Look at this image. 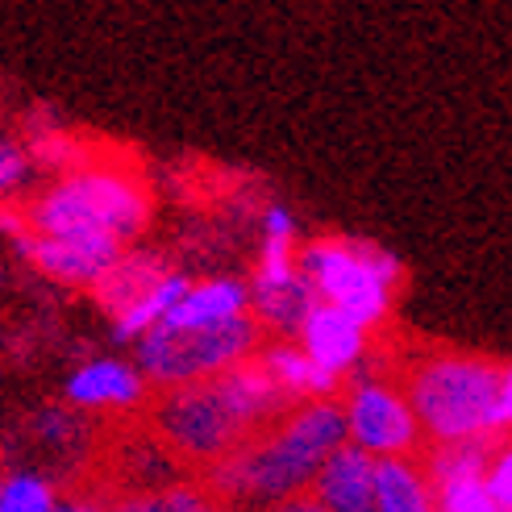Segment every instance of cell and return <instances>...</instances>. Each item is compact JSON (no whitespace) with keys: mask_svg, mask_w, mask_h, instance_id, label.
Returning a JSON list of instances; mask_svg holds the SVG:
<instances>
[{"mask_svg":"<svg viewBox=\"0 0 512 512\" xmlns=\"http://www.w3.org/2000/svg\"><path fill=\"white\" fill-rule=\"evenodd\" d=\"M342 442H346L342 404L334 396L304 400L263 433L254 429L246 442L221 454L213 467V488L229 500H250L271 508L284 496L309 492L325 454Z\"/></svg>","mask_w":512,"mask_h":512,"instance_id":"1","label":"cell"},{"mask_svg":"<svg viewBox=\"0 0 512 512\" xmlns=\"http://www.w3.org/2000/svg\"><path fill=\"white\" fill-rule=\"evenodd\" d=\"M371 512H438L429 471L413 454L375 458V508Z\"/></svg>","mask_w":512,"mask_h":512,"instance_id":"12","label":"cell"},{"mask_svg":"<svg viewBox=\"0 0 512 512\" xmlns=\"http://www.w3.org/2000/svg\"><path fill=\"white\" fill-rule=\"evenodd\" d=\"M408 408L433 442H496L512 421V375L496 358L433 354L413 371Z\"/></svg>","mask_w":512,"mask_h":512,"instance_id":"2","label":"cell"},{"mask_svg":"<svg viewBox=\"0 0 512 512\" xmlns=\"http://www.w3.org/2000/svg\"><path fill=\"white\" fill-rule=\"evenodd\" d=\"M271 512H329L313 492H296V496H284V500H275Z\"/></svg>","mask_w":512,"mask_h":512,"instance_id":"24","label":"cell"},{"mask_svg":"<svg viewBox=\"0 0 512 512\" xmlns=\"http://www.w3.org/2000/svg\"><path fill=\"white\" fill-rule=\"evenodd\" d=\"M188 284H192L188 275L167 271V275H163L159 284L150 288L138 304H130L125 313H117V317H113V338H117V342H138L142 334H150V329H155V325L175 309V300L188 292Z\"/></svg>","mask_w":512,"mask_h":512,"instance_id":"17","label":"cell"},{"mask_svg":"<svg viewBox=\"0 0 512 512\" xmlns=\"http://www.w3.org/2000/svg\"><path fill=\"white\" fill-rule=\"evenodd\" d=\"M13 242L42 275L67 288H92L125 250L105 234H17Z\"/></svg>","mask_w":512,"mask_h":512,"instance_id":"8","label":"cell"},{"mask_svg":"<svg viewBox=\"0 0 512 512\" xmlns=\"http://www.w3.org/2000/svg\"><path fill=\"white\" fill-rule=\"evenodd\" d=\"M429 483L438 512H508L483 488V471H438Z\"/></svg>","mask_w":512,"mask_h":512,"instance_id":"18","label":"cell"},{"mask_svg":"<svg viewBox=\"0 0 512 512\" xmlns=\"http://www.w3.org/2000/svg\"><path fill=\"white\" fill-rule=\"evenodd\" d=\"M55 504V488L42 479V475H9L0 483V512H50Z\"/></svg>","mask_w":512,"mask_h":512,"instance_id":"19","label":"cell"},{"mask_svg":"<svg viewBox=\"0 0 512 512\" xmlns=\"http://www.w3.org/2000/svg\"><path fill=\"white\" fill-rule=\"evenodd\" d=\"M159 429L179 454L200 458V463H217L221 454L250 438V425L229 404L217 375L167 388L159 404Z\"/></svg>","mask_w":512,"mask_h":512,"instance_id":"6","label":"cell"},{"mask_svg":"<svg viewBox=\"0 0 512 512\" xmlns=\"http://www.w3.org/2000/svg\"><path fill=\"white\" fill-rule=\"evenodd\" d=\"M167 275V263L159 259V254H146V250H134V254H117V263L105 271L92 284L96 300H100V309H109L113 317L125 313L130 304H138L150 288L159 284V279Z\"/></svg>","mask_w":512,"mask_h":512,"instance_id":"13","label":"cell"},{"mask_svg":"<svg viewBox=\"0 0 512 512\" xmlns=\"http://www.w3.org/2000/svg\"><path fill=\"white\" fill-rule=\"evenodd\" d=\"M300 271L313 296L350 313L358 325H379L392 309V288L400 279V259L363 238H321L300 250Z\"/></svg>","mask_w":512,"mask_h":512,"instance_id":"4","label":"cell"},{"mask_svg":"<svg viewBox=\"0 0 512 512\" xmlns=\"http://www.w3.org/2000/svg\"><path fill=\"white\" fill-rule=\"evenodd\" d=\"M200 504H204L200 492H192V488H171V492H163V496L130 500L121 512H192V508H200Z\"/></svg>","mask_w":512,"mask_h":512,"instance_id":"20","label":"cell"},{"mask_svg":"<svg viewBox=\"0 0 512 512\" xmlns=\"http://www.w3.org/2000/svg\"><path fill=\"white\" fill-rule=\"evenodd\" d=\"M242 313H250V292L238 279H204V284H188L159 325H217Z\"/></svg>","mask_w":512,"mask_h":512,"instance_id":"14","label":"cell"},{"mask_svg":"<svg viewBox=\"0 0 512 512\" xmlns=\"http://www.w3.org/2000/svg\"><path fill=\"white\" fill-rule=\"evenodd\" d=\"M309 492L329 512H371L375 508V458L358 450L354 442H342L325 454L317 467Z\"/></svg>","mask_w":512,"mask_h":512,"instance_id":"9","label":"cell"},{"mask_svg":"<svg viewBox=\"0 0 512 512\" xmlns=\"http://www.w3.org/2000/svg\"><path fill=\"white\" fill-rule=\"evenodd\" d=\"M259 363L275 379V388L284 392V400H321V396H334L342 383V375L321 371L300 346H271L259 354Z\"/></svg>","mask_w":512,"mask_h":512,"instance_id":"15","label":"cell"},{"mask_svg":"<svg viewBox=\"0 0 512 512\" xmlns=\"http://www.w3.org/2000/svg\"><path fill=\"white\" fill-rule=\"evenodd\" d=\"M142 392H146L142 371L130 363H117V358H96L67 383V400L80 408H134L142 404Z\"/></svg>","mask_w":512,"mask_h":512,"instance_id":"11","label":"cell"},{"mask_svg":"<svg viewBox=\"0 0 512 512\" xmlns=\"http://www.w3.org/2000/svg\"><path fill=\"white\" fill-rule=\"evenodd\" d=\"M342 421H346V442L367 450L371 458L413 454L421 446V425L413 417V408H408L404 392L388 388L379 379L354 383L342 404Z\"/></svg>","mask_w":512,"mask_h":512,"instance_id":"7","label":"cell"},{"mask_svg":"<svg viewBox=\"0 0 512 512\" xmlns=\"http://www.w3.org/2000/svg\"><path fill=\"white\" fill-rule=\"evenodd\" d=\"M483 488H488V496L512 512V454L500 450L488 458V467H483Z\"/></svg>","mask_w":512,"mask_h":512,"instance_id":"21","label":"cell"},{"mask_svg":"<svg viewBox=\"0 0 512 512\" xmlns=\"http://www.w3.org/2000/svg\"><path fill=\"white\" fill-rule=\"evenodd\" d=\"M50 512H105V508L84 504V500H55V504H50Z\"/></svg>","mask_w":512,"mask_h":512,"instance_id":"25","label":"cell"},{"mask_svg":"<svg viewBox=\"0 0 512 512\" xmlns=\"http://www.w3.org/2000/svg\"><path fill=\"white\" fill-rule=\"evenodd\" d=\"M150 221V196L134 175L109 167H75L30 209L38 234H105L113 242H134Z\"/></svg>","mask_w":512,"mask_h":512,"instance_id":"3","label":"cell"},{"mask_svg":"<svg viewBox=\"0 0 512 512\" xmlns=\"http://www.w3.org/2000/svg\"><path fill=\"white\" fill-rule=\"evenodd\" d=\"M300 338V350L313 358L321 371H334V375H346L358 358H363V346H367V325H358L350 313L334 309V304L317 300L309 317L300 321L296 329Z\"/></svg>","mask_w":512,"mask_h":512,"instance_id":"10","label":"cell"},{"mask_svg":"<svg viewBox=\"0 0 512 512\" xmlns=\"http://www.w3.org/2000/svg\"><path fill=\"white\" fill-rule=\"evenodd\" d=\"M263 238H288V242H296V217L284 209V204H271V209H267Z\"/></svg>","mask_w":512,"mask_h":512,"instance_id":"23","label":"cell"},{"mask_svg":"<svg viewBox=\"0 0 512 512\" xmlns=\"http://www.w3.org/2000/svg\"><path fill=\"white\" fill-rule=\"evenodd\" d=\"M254 342H259V321L250 313L217 325H155L138 338V371L163 388L213 379L225 367L250 358Z\"/></svg>","mask_w":512,"mask_h":512,"instance_id":"5","label":"cell"},{"mask_svg":"<svg viewBox=\"0 0 512 512\" xmlns=\"http://www.w3.org/2000/svg\"><path fill=\"white\" fill-rule=\"evenodd\" d=\"M192 512H221V508H213L209 500H204V504H200V508H192Z\"/></svg>","mask_w":512,"mask_h":512,"instance_id":"26","label":"cell"},{"mask_svg":"<svg viewBox=\"0 0 512 512\" xmlns=\"http://www.w3.org/2000/svg\"><path fill=\"white\" fill-rule=\"evenodd\" d=\"M25 171H30V159H25V150L17 146V142H5L0 138V196H9L21 179H25Z\"/></svg>","mask_w":512,"mask_h":512,"instance_id":"22","label":"cell"},{"mask_svg":"<svg viewBox=\"0 0 512 512\" xmlns=\"http://www.w3.org/2000/svg\"><path fill=\"white\" fill-rule=\"evenodd\" d=\"M250 292V317L259 325H271L275 334L296 338L300 321L309 317V309L317 304L313 284L304 279V271H296L288 284H271V288H246Z\"/></svg>","mask_w":512,"mask_h":512,"instance_id":"16","label":"cell"}]
</instances>
